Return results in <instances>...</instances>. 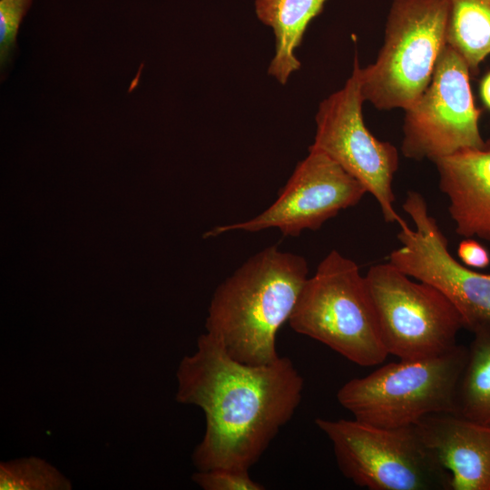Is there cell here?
<instances>
[{
	"label": "cell",
	"mask_w": 490,
	"mask_h": 490,
	"mask_svg": "<svg viewBox=\"0 0 490 490\" xmlns=\"http://www.w3.org/2000/svg\"><path fill=\"white\" fill-rule=\"evenodd\" d=\"M176 400L201 407L205 433L192 462L199 471L249 470L300 403L303 377L287 357L263 365L231 358L209 333L179 364Z\"/></svg>",
	"instance_id": "1"
},
{
	"label": "cell",
	"mask_w": 490,
	"mask_h": 490,
	"mask_svg": "<svg viewBox=\"0 0 490 490\" xmlns=\"http://www.w3.org/2000/svg\"><path fill=\"white\" fill-rule=\"evenodd\" d=\"M456 232L490 241V138L434 162Z\"/></svg>",
	"instance_id": "13"
},
{
	"label": "cell",
	"mask_w": 490,
	"mask_h": 490,
	"mask_svg": "<svg viewBox=\"0 0 490 490\" xmlns=\"http://www.w3.org/2000/svg\"><path fill=\"white\" fill-rule=\"evenodd\" d=\"M480 93L483 102L490 109V73H488L481 82Z\"/></svg>",
	"instance_id": "21"
},
{
	"label": "cell",
	"mask_w": 490,
	"mask_h": 490,
	"mask_svg": "<svg viewBox=\"0 0 490 490\" xmlns=\"http://www.w3.org/2000/svg\"><path fill=\"white\" fill-rule=\"evenodd\" d=\"M343 475L369 490H450V474L416 426L380 427L357 419L317 418Z\"/></svg>",
	"instance_id": "6"
},
{
	"label": "cell",
	"mask_w": 490,
	"mask_h": 490,
	"mask_svg": "<svg viewBox=\"0 0 490 490\" xmlns=\"http://www.w3.org/2000/svg\"><path fill=\"white\" fill-rule=\"evenodd\" d=\"M402 208L415 227L399 224L397 239L401 245L389 253L388 262L441 291L459 311L465 328L471 331L490 323V274L476 272L452 256L420 192L408 191Z\"/></svg>",
	"instance_id": "10"
},
{
	"label": "cell",
	"mask_w": 490,
	"mask_h": 490,
	"mask_svg": "<svg viewBox=\"0 0 490 490\" xmlns=\"http://www.w3.org/2000/svg\"><path fill=\"white\" fill-rule=\"evenodd\" d=\"M457 256L469 268L484 269L490 264L488 250L473 238H464L459 242Z\"/></svg>",
	"instance_id": "20"
},
{
	"label": "cell",
	"mask_w": 490,
	"mask_h": 490,
	"mask_svg": "<svg viewBox=\"0 0 490 490\" xmlns=\"http://www.w3.org/2000/svg\"><path fill=\"white\" fill-rule=\"evenodd\" d=\"M289 322L294 331L359 366H377L388 356L365 277L336 250L305 281Z\"/></svg>",
	"instance_id": "3"
},
{
	"label": "cell",
	"mask_w": 490,
	"mask_h": 490,
	"mask_svg": "<svg viewBox=\"0 0 490 490\" xmlns=\"http://www.w3.org/2000/svg\"><path fill=\"white\" fill-rule=\"evenodd\" d=\"M471 331L474 338L458 383L454 414L490 426V323Z\"/></svg>",
	"instance_id": "15"
},
{
	"label": "cell",
	"mask_w": 490,
	"mask_h": 490,
	"mask_svg": "<svg viewBox=\"0 0 490 490\" xmlns=\"http://www.w3.org/2000/svg\"><path fill=\"white\" fill-rule=\"evenodd\" d=\"M1 490H70V480L43 458L22 457L0 465Z\"/></svg>",
	"instance_id": "17"
},
{
	"label": "cell",
	"mask_w": 490,
	"mask_h": 490,
	"mask_svg": "<svg viewBox=\"0 0 490 490\" xmlns=\"http://www.w3.org/2000/svg\"><path fill=\"white\" fill-rule=\"evenodd\" d=\"M415 426L450 474V490H490V426L454 413L429 415Z\"/></svg>",
	"instance_id": "12"
},
{
	"label": "cell",
	"mask_w": 490,
	"mask_h": 490,
	"mask_svg": "<svg viewBox=\"0 0 490 490\" xmlns=\"http://www.w3.org/2000/svg\"><path fill=\"white\" fill-rule=\"evenodd\" d=\"M447 0H392L376 61L359 66L361 93L378 110H406L426 89L446 44Z\"/></svg>",
	"instance_id": "5"
},
{
	"label": "cell",
	"mask_w": 490,
	"mask_h": 490,
	"mask_svg": "<svg viewBox=\"0 0 490 490\" xmlns=\"http://www.w3.org/2000/svg\"><path fill=\"white\" fill-rule=\"evenodd\" d=\"M470 69L446 44L430 83L405 111L402 154L411 160H436L460 150L481 147L480 110L469 83Z\"/></svg>",
	"instance_id": "9"
},
{
	"label": "cell",
	"mask_w": 490,
	"mask_h": 490,
	"mask_svg": "<svg viewBox=\"0 0 490 490\" xmlns=\"http://www.w3.org/2000/svg\"><path fill=\"white\" fill-rule=\"evenodd\" d=\"M364 277L388 355L426 358L457 345L462 316L436 288L389 262L372 265Z\"/></svg>",
	"instance_id": "7"
},
{
	"label": "cell",
	"mask_w": 490,
	"mask_h": 490,
	"mask_svg": "<svg viewBox=\"0 0 490 490\" xmlns=\"http://www.w3.org/2000/svg\"><path fill=\"white\" fill-rule=\"evenodd\" d=\"M468 348L456 345L430 358L399 359L355 377L338 391L354 418L380 427L414 426L423 417L455 413Z\"/></svg>",
	"instance_id": "4"
},
{
	"label": "cell",
	"mask_w": 490,
	"mask_h": 490,
	"mask_svg": "<svg viewBox=\"0 0 490 490\" xmlns=\"http://www.w3.org/2000/svg\"><path fill=\"white\" fill-rule=\"evenodd\" d=\"M358 70L355 55L344 86L319 103L309 149L325 153L357 179L378 203L385 221L399 225L404 220L395 211L393 191L398 152L392 143L377 139L365 124Z\"/></svg>",
	"instance_id": "8"
},
{
	"label": "cell",
	"mask_w": 490,
	"mask_h": 490,
	"mask_svg": "<svg viewBox=\"0 0 490 490\" xmlns=\"http://www.w3.org/2000/svg\"><path fill=\"white\" fill-rule=\"evenodd\" d=\"M446 44L466 62L471 74L490 54V0H447Z\"/></svg>",
	"instance_id": "16"
},
{
	"label": "cell",
	"mask_w": 490,
	"mask_h": 490,
	"mask_svg": "<svg viewBox=\"0 0 490 490\" xmlns=\"http://www.w3.org/2000/svg\"><path fill=\"white\" fill-rule=\"evenodd\" d=\"M32 0H0V64L2 72L12 61L20 24Z\"/></svg>",
	"instance_id": "18"
},
{
	"label": "cell",
	"mask_w": 490,
	"mask_h": 490,
	"mask_svg": "<svg viewBox=\"0 0 490 490\" xmlns=\"http://www.w3.org/2000/svg\"><path fill=\"white\" fill-rule=\"evenodd\" d=\"M192 480L204 490H263L264 485L254 481L249 470L214 468L197 471Z\"/></svg>",
	"instance_id": "19"
},
{
	"label": "cell",
	"mask_w": 490,
	"mask_h": 490,
	"mask_svg": "<svg viewBox=\"0 0 490 490\" xmlns=\"http://www.w3.org/2000/svg\"><path fill=\"white\" fill-rule=\"evenodd\" d=\"M308 273L300 255L276 245L257 252L216 289L207 333L241 363L275 361L277 332L289 319Z\"/></svg>",
	"instance_id": "2"
},
{
	"label": "cell",
	"mask_w": 490,
	"mask_h": 490,
	"mask_svg": "<svg viewBox=\"0 0 490 490\" xmlns=\"http://www.w3.org/2000/svg\"><path fill=\"white\" fill-rule=\"evenodd\" d=\"M366 188L325 153L309 149L276 201L259 215L241 222L217 226L208 237L229 231L257 232L276 228L283 236L318 230L341 211L357 205Z\"/></svg>",
	"instance_id": "11"
},
{
	"label": "cell",
	"mask_w": 490,
	"mask_h": 490,
	"mask_svg": "<svg viewBox=\"0 0 490 490\" xmlns=\"http://www.w3.org/2000/svg\"><path fill=\"white\" fill-rule=\"evenodd\" d=\"M328 0H255L258 19L270 26L275 36V54L268 74L285 84L301 64L296 50L301 44L310 22Z\"/></svg>",
	"instance_id": "14"
}]
</instances>
